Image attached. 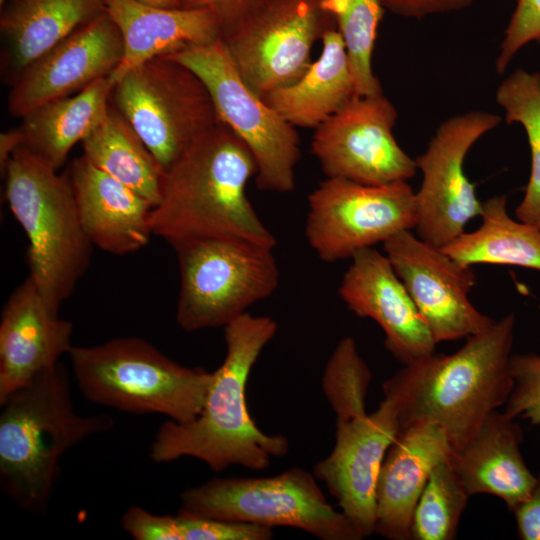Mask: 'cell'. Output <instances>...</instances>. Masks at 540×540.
Instances as JSON below:
<instances>
[{
    "label": "cell",
    "instance_id": "cell-25",
    "mask_svg": "<svg viewBox=\"0 0 540 540\" xmlns=\"http://www.w3.org/2000/svg\"><path fill=\"white\" fill-rule=\"evenodd\" d=\"M322 50L295 83L261 98L294 127L316 128L357 96L344 42L330 27L322 36Z\"/></svg>",
    "mask_w": 540,
    "mask_h": 540
},
{
    "label": "cell",
    "instance_id": "cell-29",
    "mask_svg": "<svg viewBox=\"0 0 540 540\" xmlns=\"http://www.w3.org/2000/svg\"><path fill=\"white\" fill-rule=\"evenodd\" d=\"M495 100L505 111L507 124L524 128L530 149V177L516 218L540 228V72L514 70L498 86Z\"/></svg>",
    "mask_w": 540,
    "mask_h": 540
},
{
    "label": "cell",
    "instance_id": "cell-17",
    "mask_svg": "<svg viewBox=\"0 0 540 540\" xmlns=\"http://www.w3.org/2000/svg\"><path fill=\"white\" fill-rule=\"evenodd\" d=\"M123 52L121 33L104 11L20 73L8 96L10 114L22 118L41 104L74 95L110 76Z\"/></svg>",
    "mask_w": 540,
    "mask_h": 540
},
{
    "label": "cell",
    "instance_id": "cell-18",
    "mask_svg": "<svg viewBox=\"0 0 540 540\" xmlns=\"http://www.w3.org/2000/svg\"><path fill=\"white\" fill-rule=\"evenodd\" d=\"M351 260L338 291L347 308L380 326L386 349L401 364L435 353L436 342L385 253L367 248Z\"/></svg>",
    "mask_w": 540,
    "mask_h": 540
},
{
    "label": "cell",
    "instance_id": "cell-27",
    "mask_svg": "<svg viewBox=\"0 0 540 540\" xmlns=\"http://www.w3.org/2000/svg\"><path fill=\"white\" fill-rule=\"evenodd\" d=\"M81 143L83 155L93 165L143 196L153 208L159 203L165 171L111 101Z\"/></svg>",
    "mask_w": 540,
    "mask_h": 540
},
{
    "label": "cell",
    "instance_id": "cell-5",
    "mask_svg": "<svg viewBox=\"0 0 540 540\" xmlns=\"http://www.w3.org/2000/svg\"><path fill=\"white\" fill-rule=\"evenodd\" d=\"M3 173L6 200L28 240L29 276L49 310L59 315L87 271L94 247L82 226L68 172L58 174L20 146Z\"/></svg>",
    "mask_w": 540,
    "mask_h": 540
},
{
    "label": "cell",
    "instance_id": "cell-32",
    "mask_svg": "<svg viewBox=\"0 0 540 540\" xmlns=\"http://www.w3.org/2000/svg\"><path fill=\"white\" fill-rule=\"evenodd\" d=\"M451 457L438 463L429 475L413 513L411 540H452L456 537L460 518L471 496Z\"/></svg>",
    "mask_w": 540,
    "mask_h": 540
},
{
    "label": "cell",
    "instance_id": "cell-40",
    "mask_svg": "<svg viewBox=\"0 0 540 540\" xmlns=\"http://www.w3.org/2000/svg\"><path fill=\"white\" fill-rule=\"evenodd\" d=\"M146 4L164 8H183L186 0H139Z\"/></svg>",
    "mask_w": 540,
    "mask_h": 540
},
{
    "label": "cell",
    "instance_id": "cell-31",
    "mask_svg": "<svg viewBox=\"0 0 540 540\" xmlns=\"http://www.w3.org/2000/svg\"><path fill=\"white\" fill-rule=\"evenodd\" d=\"M320 4L344 42L357 96L383 93L372 70V54L385 10L382 1L321 0Z\"/></svg>",
    "mask_w": 540,
    "mask_h": 540
},
{
    "label": "cell",
    "instance_id": "cell-33",
    "mask_svg": "<svg viewBox=\"0 0 540 540\" xmlns=\"http://www.w3.org/2000/svg\"><path fill=\"white\" fill-rule=\"evenodd\" d=\"M372 373L352 337L342 338L331 353L322 376L324 396L337 421L366 415Z\"/></svg>",
    "mask_w": 540,
    "mask_h": 540
},
{
    "label": "cell",
    "instance_id": "cell-4",
    "mask_svg": "<svg viewBox=\"0 0 540 540\" xmlns=\"http://www.w3.org/2000/svg\"><path fill=\"white\" fill-rule=\"evenodd\" d=\"M1 404L0 484L20 507L44 513L63 455L85 439L109 432L108 414L81 415L58 363L37 374Z\"/></svg>",
    "mask_w": 540,
    "mask_h": 540
},
{
    "label": "cell",
    "instance_id": "cell-38",
    "mask_svg": "<svg viewBox=\"0 0 540 540\" xmlns=\"http://www.w3.org/2000/svg\"><path fill=\"white\" fill-rule=\"evenodd\" d=\"M253 0H186L185 8H205L219 22L223 36L244 16Z\"/></svg>",
    "mask_w": 540,
    "mask_h": 540
},
{
    "label": "cell",
    "instance_id": "cell-6",
    "mask_svg": "<svg viewBox=\"0 0 540 540\" xmlns=\"http://www.w3.org/2000/svg\"><path fill=\"white\" fill-rule=\"evenodd\" d=\"M72 373L90 402L132 414L190 422L203 410L214 371L183 366L139 337L69 351Z\"/></svg>",
    "mask_w": 540,
    "mask_h": 540
},
{
    "label": "cell",
    "instance_id": "cell-14",
    "mask_svg": "<svg viewBox=\"0 0 540 540\" xmlns=\"http://www.w3.org/2000/svg\"><path fill=\"white\" fill-rule=\"evenodd\" d=\"M396 120L383 93L355 96L315 128L311 152L328 178L367 185L407 181L418 169L394 137Z\"/></svg>",
    "mask_w": 540,
    "mask_h": 540
},
{
    "label": "cell",
    "instance_id": "cell-19",
    "mask_svg": "<svg viewBox=\"0 0 540 540\" xmlns=\"http://www.w3.org/2000/svg\"><path fill=\"white\" fill-rule=\"evenodd\" d=\"M73 325L47 307L28 277L6 301L0 321V403L71 348Z\"/></svg>",
    "mask_w": 540,
    "mask_h": 540
},
{
    "label": "cell",
    "instance_id": "cell-15",
    "mask_svg": "<svg viewBox=\"0 0 540 540\" xmlns=\"http://www.w3.org/2000/svg\"><path fill=\"white\" fill-rule=\"evenodd\" d=\"M383 249L436 344L467 338L494 323L468 297L476 284L470 266L460 264L412 230L392 236Z\"/></svg>",
    "mask_w": 540,
    "mask_h": 540
},
{
    "label": "cell",
    "instance_id": "cell-20",
    "mask_svg": "<svg viewBox=\"0 0 540 540\" xmlns=\"http://www.w3.org/2000/svg\"><path fill=\"white\" fill-rule=\"evenodd\" d=\"M453 453L435 425L414 424L399 431L378 477L375 533L389 540H411L413 513L429 475Z\"/></svg>",
    "mask_w": 540,
    "mask_h": 540
},
{
    "label": "cell",
    "instance_id": "cell-37",
    "mask_svg": "<svg viewBox=\"0 0 540 540\" xmlns=\"http://www.w3.org/2000/svg\"><path fill=\"white\" fill-rule=\"evenodd\" d=\"M512 512L518 537L522 540H540V471L527 499Z\"/></svg>",
    "mask_w": 540,
    "mask_h": 540
},
{
    "label": "cell",
    "instance_id": "cell-41",
    "mask_svg": "<svg viewBox=\"0 0 540 540\" xmlns=\"http://www.w3.org/2000/svg\"><path fill=\"white\" fill-rule=\"evenodd\" d=\"M7 0H0V5L3 6Z\"/></svg>",
    "mask_w": 540,
    "mask_h": 540
},
{
    "label": "cell",
    "instance_id": "cell-30",
    "mask_svg": "<svg viewBox=\"0 0 540 540\" xmlns=\"http://www.w3.org/2000/svg\"><path fill=\"white\" fill-rule=\"evenodd\" d=\"M121 525L136 540H269L270 527L233 523L200 517L179 510L174 515H156L140 506H130Z\"/></svg>",
    "mask_w": 540,
    "mask_h": 540
},
{
    "label": "cell",
    "instance_id": "cell-7",
    "mask_svg": "<svg viewBox=\"0 0 540 540\" xmlns=\"http://www.w3.org/2000/svg\"><path fill=\"white\" fill-rule=\"evenodd\" d=\"M176 321L186 332L225 327L279 286L272 246L231 236L178 241Z\"/></svg>",
    "mask_w": 540,
    "mask_h": 540
},
{
    "label": "cell",
    "instance_id": "cell-11",
    "mask_svg": "<svg viewBox=\"0 0 540 540\" xmlns=\"http://www.w3.org/2000/svg\"><path fill=\"white\" fill-rule=\"evenodd\" d=\"M321 0H253L223 36L245 83L259 96L291 85L312 64L314 43L335 26Z\"/></svg>",
    "mask_w": 540,
    "mask_h": 540
},
{
    "label": "cell",
    "instance_id": "cell-12",
    "mask_svg": "<svg viewBox=\"0 0 540 540\" xmlns=\"http://www.w3.org/2000/svg\"><path fill=\"white\" fill-rule=\"evenodd\" d=\"M415 191L407 181L367 185L326 178L308 196L305 236L327 263L415 229Z\"/></svg>",
    "mask_w": 540,
    "mask_h": 540
},
{
    "label": "cell",
    "instance_id": "cell-3",
    "mask_svg": "<svg viewBox=\"0 0 540 540\" xmlns=\"http://www.w3.org/2000/svg\"><path fill=\"white\" fill-rule=\"evenodd\" d=\"M256 174L248 147L218 123L165 171L161 199L150 216L152 233L169 244L231 236L275 247L246 193Z\"/></svg>",
    "mask_w": 540,
    "mask_h": 540
},
{
    "label": "cell",
    "instance_id": "cell-35",
    "mask_svg": "<svg viewBox=\"0 0 540 540\" xmlns=\"http://www.w3.org/2000/svg\"><path fill=\"white\" fill-rule=\"evenodd\" d=\"M531 42L540 46V0H517L495 61L496 72L503 74L519 50Z\"/></svg>",
    "mask_w": 540,
    "mask_h": 540
},
{
    "label": "cell",
    "instance_id": "cell-22",
    "mask_svg": "<svg viewBox=\"0 0 540 540\" xmlns=\"http://www.w3.org/2000/svg\"><path fill=\"white\" fill-rule=\"evenodd\" d=\"M103 2L124 45L122 61L110 75L114 84L125 73L151 59L223 38L219 22L205 8H164L139 0Z\"/></svg>",
    "mask_w": 540,
    "mask_h": 540
},
{
    "label": "cell",
    "instance_id": "cell-13",
    "mask_svg": "<svg viewBox=\"0 0 540 540\" xmlns=\"http://www.w3.org/2000/svg\"><path fill=\"white\" fill-rule=\"evenodd\" d=\"M500 122L499 115L485 111L452 116L440 124L425 152L415 159L422 173L415 192L419 238L443 249L481 215L483 202L465 174L464 162L472 146Z\"/></svg>",
    "mask_w": 540,
    "mask_h": 540
},
{
    "label": "cell",
    "instance_id": "cell-34",
    "mask_svg": "<svg viewBox=\"0 0 540 540\" xmlns=\"http://www.w3.org/2000/svg\"><path fill=\"white\" fill-rule=\"evenodd\" d=\"M510 371L514 387L504 413L512 419H523L540 425V355L513 354Z\"/></svg>",
    "mask_w": 540,
    "mask_h": 540
},
{
    "label": "cell",
    "instance_id": "cell-8",
    "mask_svg": "<svg viewBox=\"0 0 540 540\" xmlns=\"http://www.w3.org/2000/svg\"><path fill=\"white\" fill-rule=\"evenodd\" d=\"M179 510L224 522L297 528L321 540L363 539L327 501L315 475L299 466L271 477L212 478L182 491Z\"/></svg>",
    "mask_w": 540,
    "mask_h": 540
},
{
    "label": "cell",
    "instance_id": "cell-24",
    "mask_svg": "<svg viewBox=\"0 0 540 540\" xmlns=\"http://www.w3.org/2000/svg\"><path fill=\"white\" fill-rule=\"evenodd\" d=\"M2 7L1 62L11 84L41 55L105 11L103 0H8Z\"/></svg>",
    "mask_w": 540,
    "mask_h": 540
},
{
    "label": "cell",
    "instance_id": "cell-2",
    "mask_svg": "<svg viewBox=\"0 0 540 540\" xmlns=\"http://www.w3.org/2000/svg\"><path fill=\"white\" fill-rule=\"evenodd\" d=\"M277 330L271 317L249 312L224 327L225 358L214 371L202 412L190 422L167 420L158 428L150 445L155 463L191 457L217 473L234 465L263 470L288 453V439L260 430L246 400L250 372Z\"/></svg>",
    "mask_w": 540,
    "mask_h": 540
},
{
    "label": "cell",
    "instance_id": "cell-16",
    "mask_svg": "<svg viewBox=\"0 0 540 540\" xmlns=\"http://www.w3.org/2000/svg\"><path fill=\"white\" fill-rule=\"evenodd\" d=\"M399 431L397 405L384 396L373 413L336 421L333 449L313 468L363 538L375 533L378 477Z\"/></svg>",
    "mask_w": 540,
    "mask_h": 540
},
{
    "label": "cell",
    "instance_id": "cell-9",
    "mask_svg": "<svg viewBox=\"0 0 540 540\" xmlns=\"http://www.w3.org/2000/svg\"><path fill=\"white\" fill-rule=\"evenodd\" d=\"M111 103L164 171L220 119L201 79L171 57L151 59L114 85Z\"/></svg>",
    "mask_w": 540,
    "mask_h": 540
},
{
    "label": "cell",
    "instance_id": "cell-39",
    "mask_svg": "<svg viewBox=\"0 0 540 540\" xmlns=\"http://www.w3.org/2000/svg\"><path fill=\"white\" fill-rule=\"evenodd\" d=\"M22 145L18 128L2 133L0 136V165L3 173L14 151Z\"/></svg>",
    "mask_w": 540,
    "mask_h": 540
},
{
    "label": "cell",
    "instance_id": "cell-28",
    "mask_svg": "<svg viewBox=\"0 0 540 540\" xmlns=\"http://www.w3.org/2000/svg\"><path fill=\"white\" fill-rule=\"evenodd\" d=\"M481 225L443 250L460 264H498L540 271V228L511 218L505 195L482 203Z\"/></svg>",
    "mask_w": 540,
    "mask_h": 540
},
{
    "label": "cell",
    "instance_id": "cell-23",
    "mask_svg": "<svg viewBox=\"0 0 540 540\" xmlns=\"http://www.w3.org/2000/svg\"><path fill=\"white\" fill-rule=\"evenodd\" d=\"M522 441L523 431L515 419L497 410L488 415L473 438L451 457L470 496H496L510 511L527 499L536 476L523 459Z\"/></svg>",
    "mask_w": 540,
    "mask_h": 540
},
{
    "label": "cell",
    "instance_id": "cell-21",
    "mask_svg": "<svg viewBox=\"0 0 540 540\" xmlns=\"http://www.w3.org/2000/svg\"><path fill=\"white\" fill-rule=\"evenodd\" d=\"M80 220L93 244L114 255L145 247L153 205L93 165L83 154L68 169Z\"/></svg>",
    "mask_w": 540,
    "mask_h": 540
},
{
    "label": "cell",
    "instance_id": "cell-36",
    "mask_svg": "<svg viewBox=\"0 0 540 540\" xmlns=\"http://www.w3.org/2000/svg\"><path fill=\"white\" fill-rule=\"evenodd\" d=\"M385 9L406 18L456 12L469 7L474 0H381Z\"/></svg>",
    "mask_w": 540,
    "mask_h": 540
},
{
    "label": "cell",
    "instance_id": "cell-10",
    "mask_svg": "<svg viewBox=\"0 0 540 540\" xmlns=\"http://www.w3.org/2000/svg\"><path fill=\"white\" fill-rule=\"evenodd\" d=\"M168 57L201 79L220 121L248 147L257 165L258 189L277 193L294 190L301 156L297 131L245 83L223 39L190 46Z\"/></svg>",
    "mask_w": 540,
    "mask_h": 540
},
{
    "label": "cell",
    "instance_id": "cell-1",
    "mask_svg": "<svg viewBox=\"0 0 540 540\" xmlns=\"http://www.w3.org/2000/svg\"><path fill=\"white\" fill-rule=\"evenodd\" d=\"M510 312L469 336L452 354H436L403 365L382 384L398 408L400 430L432 424L454 452L477 433L488 415L505 405L514 387L510 371L515 331Z\"/></svg>",
    "mask_w": 540,
    "mask_h": 540
},
{
    "label": "cell",
    "instance_id": "cell-26",
    "mask_svg": "<svg viewBox=\"0 0 540 540\" xmlns=\"http://www.w3.org/2000/svg\"><path fill=\"white\" fill-rule=\"evenodd\" d=\"M114 85L110 76L104 77L74 95L29 111L18 127L21 146L58 171L73 146L86 137L107 110Z\"/></svg>",
    "mask_w": 540,
    "mask_h": 540
}]
</instances>
